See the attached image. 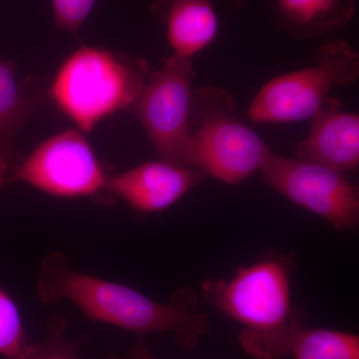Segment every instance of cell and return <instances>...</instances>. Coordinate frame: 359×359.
I'll use <instances>...</instances> for the list:
<instances>
[{
	"mask_svg": "<svg viewBox=\"0 0 359 359\" xmlns=\"http://www.w3.org/2000/svg\"><path fill=\"white\" fill-rule=\"evenodd\" d=\"M36 294L45 306L69 302L91 320L122 330L172 334L186 351H194L212 330L208 316L197 311L200 302L192 290H179L169 302H156L127 285L71 269L60 252L42 259Z\"/></svg>",
	"mask_w": 359,
	"mask_h": 359,
	"instance_id": "6da1fadb",
	"label": "cell"
},
{
	"mask_svg": "<svg viewBox=\"0 0 359 359\" xmlns=\"http://www.w3.org/2000/svg\"><path fill=\"white\" fill-rule=\"evenodd\" d=\"M290 257L269 256L240 266L230 280L210 278L203 297L240 325L238 340L254 359H283L304 325L292 306Z\"/></svg>",
	"mask_w": 359,
	"mask_h": 359,
	"instance_id": "7a4b0ae2",
	"label": "cell"
},
{
	"mask_svg": "<svg viewBox=\"0 0 359 359\" xmlns=\"http://www.w3.org/2000/svg\"><path fill=\"white\" fill-rule=\"evenodd\" d=\"M235 104L228 92H193L190 134L183 165L219 181L238 185L261 171L271 151L248 125L231 116Z\"/></svg>",
	"mask_w": 359,
	"mask_h": 359,
	"instance_id": "3957f363",
	"label": "cell"
},
{
	"mask_svg": "<svg viewBox=\"0 0 359 359\" xmlns=\"http://www.w3.org/2000/svg\"><path fill=\"white\" fill-rule=\"evenodd\" d=\"M149 74L145 63L123 61L105 49L80 47L59 68L50 96L80 130L90 132L107 116L130 109Z\"/></svg>",
	"mask_w": 359,
	"mask_h": 359,
	"instance_id": "277c9868",
	"label": "cell"
},
{
	"mask_svg": "<svg viewBox=\"0 0 359 359\" xmlns=\"http://www.w3.org/2000/svg\"><path fill=\"white\" fill-rule=\"evenodd\" d=\"M359 75V55L351 44L334 40L316 51V65L273 78L262 87L249 108L257 123L313 119L335 86H346Z\"/></svg>",
	"mask_w": 359,
	"mask_h": 359,
	"instance_id": "5b68a950",
	"label": "cell"
},
{
	"mask_svg": "<svg viewBox=\"0 0 359 359\" xmlns=\"http://www.w3.org/2000/svg\"><path fill=\"white\" fill-rule=\"evenodd\" d=\"M192 59L170 56L150 73L130 110L139 118L159 160L183 165L190 134L193 81Z\"/></svg>",
	"mask_w": 359,
	"mask_h": 359,
	"instance_id": "8992f818",
	"label": "cell"
},
{
	"mask_svg": "<svg viewBox=\"0 0 359 359\" xmlns=\"http://www.w3.org/2000/svg\"><path fill=\"white\" fill-rule=\"evenodd\" d=\"M264 183L292 203L313 212L339 231L359 224L358 186L316 163L271 153L261 169Z\"/></svg>",
	"mask_w": 359,
	"mask_h": 359,
	"instance_id": "52a82bcc",
	"label": "cell"
},
{
	"mask_svg": "<svg viewBox=\"0 0 359 359\" xmlns=\"http://www.w3.org/2000/svg\"><path fill=\"white\" fill-rule=\"evenodd\" d=\"M108 177L83 135L68 130L51 137L18 164L6 181L22 182L59 198L93 197Z\"/></svg>",
	"mask_w": 359,
	"mask_h": 359,
	"instance_id": "ba28073f",
	"label": "cell"
},
{
	"mask_svg": "<svg viewBox=\"0 0 359 359\" xmlns=\"http://www.w3.org/2000/svg\"><path fill=\"white\" fill-rule=\"evenodd\" d=\"M205 177L191 168L165 161L147 162L108 178L105 190L136 211H164L181 200Z\"/></svg>",
	"mask_w": 359,
	"mask_h": 359,
	"instance_id": "9c48e42d",
	"label": "cell"
},
{
	"mask_svg": "<svg viewBox=\"0 0 359 359\" xmlns=\"http://www.w3.org/2000/svg\"><path fill=\"white\" fill-rule=\"evenodd\" d=\"M339 101L327 99L313 118L306 140L297 145V159L308 161L346 174L359 163V117L342 112Z\"/></svg>",
	"mask_w": 359,
	"mask_h": 359,
	"instance_id": "30bf717a",
	"label": "cell"
},
{
	"mask_svg": "<svg viewBox=\"0 0 359 359\" xmlns=\"http://www.w3.org/2000/svg\"><path fill=\"white\" fill-rule=\"evenodd\" d=\"M278 20L294 39L325 36L346 27L354 16V0H276Z\"/></svg>",
	"mask_w": 359,
	"mask_h": 359,
	"instance_id": "8fae6325",
	"label": "cell"
},
{
	"mask_svg": "<svg viewBox=\"0 0 359 359\" xmlns=\"http://www.w3.org/2000/svg\"><path fill=\"white\" fill-rule=\"evenodd\" d=\"M218 32L212 0H172L167 37L175 55L192 59L214 41Z\"/></svg>",
	"mask_w": 359,
	"mask_h": 359,
	"instance_id": "7c38bea8",
	"label": "cell"
},
{
	"mask_svg": "<svg viewBox=\"0 0 359 359\" xmlns=\"http://www.w3.org/2000/svg\"><path fill=\"white\" fill-rule=\"evenodd\" d=\"M35 104L36 100L27 95L25 86L16 79L13 63L0 61V152L15 157L16 136Z\"/></svg>",
	"mask_w": 359,
	"mask_h": 359,
	"instance_id": "4fadbf2b",
	"label": "cell"
},
{
	"mask_svg": "<svg viewBox=\"0 0 359 359\" xmlns=\"http://www.w3.org/2000/svg\"><path fill=\"white\" fill-rule=\"evenodd\" d=\"M290 355L294 359H359V337L327 328H299Z\"/></svg>",
	"mask_w": 359,
	"mask_h": 359,
	"instance_id": "5bb4252c",
	"label": "cell"
},
{
	"mask_svg": "<svg viewBox=\"0 0 359 359\" xmlns=\"http://www.w3.org/2000/svg\"><path fill=\"white\" fill-rule=\"evenodd\" d=\"M33 344L23 327L20 309L0 289V355L6 359H25Z\"/></svg>",
	"mask_w": 359,
	"mask_h": 359,
	"instance_id": "9a60e30c",
	"label": "cell"
},
{
	"mask_svg": "<svg viewBox=\"0 0 359 359\" xmlns=\"http://www.w3.org/2000/svg\"><path fill=\"white\" fill-rule=\"evenodd\" d=\"M25 359H82L74 341L66 337V320L53 316L46 325V337L32 346Z\"/></svg>",
	"mask_w": 359,
	"mask_h": 359,
	"instance_id": "2e32d148",
	"label": "cell"
},
{
	"mask_svg": "<svg viewBox=\"0 0 359 359\" xmlns=\"http://www.w3.org/2000/svg\"><path fill=\"white\" fill-rule=\"evenodd\" d=\"M96 0H51L56 25L66 32H75L83 25Z\"/></svg>",
	"mask_w": 359,
	"mask_h": 359,
	"instance_id": "e0dca14e",
	"label": "cell"
},
{
	"mask_svg": "<svg viewBox=\"0 0 359 359\" xmlns=\"http://www.w3.org/2000/svg\"><path fill=\"white\" fill-rule=\"evenodd\" d=\"M107 359H158L141 339H137L131 351L123 356H112Z\"/></svg>",
	"mask_w": 359,
	"mask_h": 359,
	"instance_id": "ac0fdd59",
	"label": "cell"
},
{
	"mask_svg": "<svg viewBox=\"0 0 359 359\" xmlns=\"http://www.w3.org/2000/svg\"><path fill=\"white\" fill-rule=\"evenodd\" d=\"M15 157L6 154V153L0 152V186L6 181L11 172V167H13L15 164Z\"/></svg>",
	"mask_w": 359,
	"mask_h": 359,
	"instance_id": "d6986e66",
	"label": "cell"
}]
</instances>
